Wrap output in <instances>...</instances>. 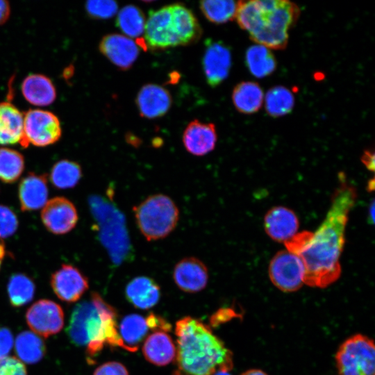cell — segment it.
<instances>
[{
    "mask_svg": "<svg viewBox=\"0 0 375 375\" xmlns=\"http://www.w3.org/2000/svg\"><path fill=\"white\" fill-rule=\"evenodd\" d=\"M339 181L330 208L318 228L314 232L297 233L284 243L288 251L302 260L303 283L310 287L326 288L341 274L340 258L344 245L345 228L357 194L343 173L339 174Z\"/></svg>",
    "mask_w": 375,
    "mask_h": 375,
    "instance_id": "6da1fadb",
    "label": "cell"
},
{
    "mask_svg": "<svg viewBox=\"0 0 375 375\" xmlns=\"http://www.w3.org/2000/svg\"><path fill=\"white\" fill-rule=\"evenodd\" d=\"M176 375H213L233 368V354L210 327L185 317L176 323Z\"/></svg>",
    "mask_w": 375,
    "mask_h": 375,
    "instance_id": "7a4b0ae2",
    "label": "cell"
},
{
    "mask_svg": "<svg viewBox=\"0 0 375 375\" xmlns=\"http://www.w3.org/2000/svg\"><path fill=\"white\" fill-rule=\"evenodd\" d=\"M299 15V6L289 1L251 0L238 1L235 18L256 44L283 49L288 42L289 30Z\"/></svg>",
    "mask_w": 375,
    "mask_h": 375,
    "instance_id": "3957f363",
    "label": "cell"
},
{
    "mask_svg": "<svg viewBox=\"0 0 375 375\" xmlns=\"http://www.w3.org/2000/svg\"><path fill=\"white\" fill-rule=\"evenodd\" d=\"M116 318L115 310L98 293L93 292L89 301L78 303L74 308L68 334L75 344L86 346L90 358L99 353L106 344L124 349Z\"/></svg>",
    "mask_w": 375,
    "mask_h": 375,
    "instance_id": "277c9868",
    "label": "cell"
},
{
    "mask_svg": "<svg viewBox=\"0 0 375 375\" xmlns=\"http://www.w3.org/2000/svg\"><path fill=\"white\" fill-rule=\"evenodd\" d=\"M137 226L148 241L169 235L176 226L179 210L174 201L162 194L151 195L133 208Z\"/></svg>",
    "mask_w": 375,
    "mask_h": 375,
    "instance_id": "5b68a950",
    "label": "cell"
},
{
    "mask_svg": "<svg viewBox=\"0 0 375 375\" xmlns=\"http://www.w3.org/2000/svg\"><path fill=\"white\" fill-rule=\"evenodd\" d=\"M335 360L338 375H374V341L362 334L352 335L340 345Z\"/></svg>",
    "mask_w": 375,
    "mask_h": 375,
    "instance_id": "8992f818",
    "label": "cell"
},
{
    "mask_svg": "<svg viewBox=\"0 0 375 375\" xmlns=\"http://www.w3.org/2000/svg\"><path fill=\"white\" fill-rule=\"evenodd\" d=\"M144 33L145 45L152 50L183 46L181 24L172 4L149 12Z\"/></svg>",
    "mask_w": 375,
    "mask_h": 375,
    "instance_id": "52a82bcc",
    "label": "cell"
},
{
    "mask_svg": "<svg viewBox=\"0 0 375 375\" xmlns=\"http://www.w3.org/2000/svg\"><path fill=\"white\" fill-rule=\"evenodd\" d=\"M60 123L53 113L40 109H30L24 115V148L29 144L46 147L60 138Z\"/></svg>",
    "mask_w": 375,
    "mask_h": 375,
    "instance_id": "ba28073f",
    "label": "cell"
},
{
    "mask_svg": "<svg viewBox=\"0 0 375 375\" xmlns=\"http://www.w3.org/2000/svg\"><path fill=\"white\" fill-rule=\"evenodd\" d=\"M304 265L301 258L287 249L277 252L269 265L272 283L285 292H294L301 288L304 284Z\"/></svg>",
    "mask_w": 375,
    "mask_h": 375,
    "instance_id": "9c48e42d",
    "label": "cell"
},
{
    "mask_svg": "<svg viewBox=\"0 0 375 375\" xmlns=\"http://www.w3.org/2000/svg\"><path fill=\"white\" fill-rule=\"evenodd\" d=\"M26 319L31 329L43 337L58 333L64 324V314L61 307L47 299L33 303L27 310Z\"/></svg>",
    "mask_w": 375,
    "mask_h": 375,
    "instance_id": "30bf717a",
    "label": "cell"
},
{
    "mask_svg": "<svg viewBox=\"0 0 375 375\" xmlns=\"http://www.w3.org/2000/svg\"><path fill=\"white\" fill-rule=\"evenodd\" d=\"M78 218L74 205L62 197L49 200L41 212L43 224L51 233L58 235L72 231L75 227Z\"/></svg>",
    "mask_w": 375,
    "mask_h": 375,
    "instance_id": "8fae6325",
    "label": "cell"
},
{
    "mask_svg": "<svg viewBox=\"0 0 375 375\" xmlns=\"http://www.w3.org/2000/svg\"><path fill=\"white\" fill-rule=\"evenodd\" d=\"M231 63V52L228 46L221 42L206 40L202 66L210 86L217 87L228 77Z\"/></svg>",
    "mask_w": 375,
    "mask_h": 375,
    "instance_id": "7c38bea8",
    "label": "cell"
},
{
    "mask_svg": "<svg viewBox=\"0 0 375 375\" xmlns=\"http://www.w3.org/2000/svg\"><path fill=\"white\" fill-rule=\"evenodd\" d=\"M100 52L122 70L130 69L137 60L138 44L126 35L112 33L103 37L99 44Z\"/></svg>",
    "mask_w": 375,
    "mask_h": 375,
    "instance_id": "4fadbf2b",
    "label": "cell"
},
{
    "mask_svg": "<svg viewBox=\"0 0 375 375\" xmlns=\"http://www.w3.org/2000/svg\"><path fill=\"white\" fill-rule=\"evenodd\" d=\"M51 285L60 299L74 302L88 290V280L78 268L71 265H62L52 274Z\"/></svg>",
    "mask_w": 375,
    "mask_h": 375,
    "instance_id": "5bb4252c",
    "label": "cell"
},
{
    "mask_svg": "<svg viewBox=\"0 0 375 375\" xmlns=\"http://www.w3.org/2000/svg\"><path fill=\"white\" fill-rule=\"evenodd\" d=\"M173 278L177 287L188 293L203 290L208 283V271L206 265L195 257H187L174 266Z\"/></svg>",
    "mask_w": 375,
    "mask_h": 375,
    "instance_id": "9a60e30c",
    "label": "cell"
},
{
    "mask_svg": "<svg viewBox=\"0 0 375 375\" xmlns=\"http://www.w3.org/2000/svg\"><path fill=\"white\" fill-rule=\"evenodd\" d=\"M135 103L140 116L155 119L168 112L172 98L169 92L162 86L149 83L143 85L138 92Z\"/></svg>",
    "mask_w": 375,
    "mask_h": 375,
    "instance_id": "2e32d148",
    "label": "cell"
},
{
    "mask_svg": "<svg viewBox=\"0 0 375 375\" xmlns=\"http://www.w3.org/2000/svg\"><path fill=\"white\" fill-rule=\"evenodd\" d=\"M299 226L297 215L284 206L272 208L265 215L264 228L266 233L274 241H288L297 233Z\"/></svg>",
    "mask_w": 375,
    "mask_h": 375,
    "instance_id": "e0dca14e",
    "label": "cell"
},
{
    "mask_svg": "<svg viewBox=\"0 0 375 375\" xmlns=\"http://www.w3.org/2000/svg\"><path fill=\"white\" fill-rule=\"evenodd\" d=\"M217 135L215 124L203 123L198 119L190 122L185 128L182 140L185 149L197 156L212 151L217 142Z\"/></svg>",
    "mask_w": 375,
    "mask_h": 375,
    "instance_id": "ac0fdd59",
    "label": "cell"
},
{
    "mask_svg": "<svg viewBox=\"0 0 375 375\" xmlns=\"http://www.w3.org/2000/svg\"><path fill=\"white\" fill-rule=\"evenodd\" d=\"M48 187L45 176L29 173L19 185V199L23 211L43 208L48 201Z\"/></svg>",
    "mask_w": 375,
    "mask_h": 375,
    "instance_id": "d6986e66",
    "label": "cell"
},
{
    "mask_svg": "<svg viewBox=\"0 0 375 375\" xmlns=\"http://www.w3.org/2000/svg\"><path fill=\"white\" fill-rule=\"evenodd\" d=\"M19 143L24 147V115L10 102L0 103V145Z\"/></svg>",
    "mask_w": 375,
    "mask_h": 375,
    "instance_id": "ffe728a7",
    "label": "cell"
},
{
    "mask_svg": "<svg viewBox=\"0 0 375 375\" xmlns=\"http://www.w3.org/2000/svg\"><path fill=\"white\" fill-rule=\"evenodd\" d=\"M142 353L149 362L156 366H165L176 358V347L166 332L156 331L146 338Z\"/></svg>",
    "mask_w": 375,
    "mask_h": 375,
    "instance_id": "44dd1931",
    "label": "cell"
},
{
    "mask_svg": "<svg viewBox=\"0 0 375 375\" xmlns=\"http://www.w3.org/2000/svg\"><path fill=\"white\" fill-rule=\"evenodd\" d=\"M125 294L128 301L135 308L147 310L159 301L160 288L158 283L148 276H137L126 286Z\"/></svg>",
    "mask_w": 375,
    "mask_h": 375,
    "instance_id": "7402d4cb",
    "label": "cell"
},
{
    "mask_svg": "<svg viewBox=\"0 0 375 375\" xmlns=\"http://www.w3.org/2000/svg\"><path fill=\"white\" fill-rule=\"evenodd\" d=\"M21 90L24 99L31 104L46 106L56 99V88L49 78L40 74H31L22 81Z\"/></svg>",
    "mask_w": 375,
    "mask_h": 375,
    "instance_id": "603a6c76",
    "label": "cell"
},
{
    "mask_svg": "<svg viewBox=\"0 0 375 375\" xmlns=\"http://www.w3.org/2000/svg\"><path fill=\"white\" fill-rule=\"evenodd\" d=\"M232 101L238 112L247 115L253 114L262 107L264 93L257 83L242 81L233 88Z\"/></svg>",
    "mask_w": 375,
    "mask_h": 375,
    "instance_id": "cb8c5ba5",
    "label": "cell"
},
{
    "mask_svg": "<svg viewBox=\"0 0 375 375\" xmlns=\"http://www.w3.org/2000/svg\"><path fill=\"white\" fill-rule=\"evenodd\" d=\"M148 330L146 319L140 315L130 314L125 316L120 322L118 331L124 349L137 351Z\"/></svg>",
    "mask_w": 375,
    "mask_h": 375,
    "instance_id": "d4e9b609",
    "label": "cell"
},
{
    "mask_svg": "<svg viewBox=\"0 0 375 375\" xmlns=\"http://www.w3.org/2000/svg\"><path fill=\"white\" fill-rule=\"evenodd\" d=\"M245 62L249 72L257 78L270 75L276 67V61L271 50L258 44L247 50Z\"/></svg>",
    "mask_w": 375,
    "mask_h": 375,
    "instance_id": "484cf974",
    "label": "cell"
},
{
    "mask_svg": "<svg viewBox=\"0 0 375 375\" xmlns=\"http://www.w3.org/2000/svg\"><path fill=\"white\" fill-rule=\"evenodd\" d=\"M267 112L273 117L284 116L290 113L294 106L292 92L283 86L270 88L264 97Z\"/></svg>",
    "mask_w": 375,
    "mask_h": 375,
    "instance_id": "4316f807",
    "label": "cell"
},
{
    "mask_svg": "<svg viewBox=\"0 0 375 375\" xmlns=\"http://www.w3.org/2000/svg\"><path fill=\"white\" fill-rule=\"evenodd\" d=\"M145 24L142 10L133 5L123 7L116 18V25L128 38H138L142 35Z\"/></svg>",
    "mask_w": 375,
    "mask_h": 375,
    "instance_id": "83f0119b",
    "label": "cell"
},
{
    "mask_svg": "<svg viewBox=\"0 0 375 375\" xmlns=\"http://www.w3.org/2000/svg\"><path fill=\"white\" fill-rule=\"evenodd\" d=\"M15 346L19 358L26 363L40 361L45 351L44 344L41 338L30 331H24L18 335Z\"/></svg>",
    "mask_w": 375,
    "mask_h": 375,
    "instance_id": "f1b7e54d",
    "label": "cell"
},
{
    "mask_svg": "<svg viewBox=\"0 0 375 375\" xmlns=\"http://www.w3.org/2000/svg\"><path fill=\"white\" fill-rule=\"evenodd\" d=\"M199 8L208 21L220 24L231 21L235 17L238 1L230 0L201 1Z\"/></svg>",
    "mask_w": 375,
    "mask_h": 375,
    "instance_id": "f546056e",
    "label": "cell"
},
{
    "mask_svg": "<svg viewBox=\"0 0 375 375\" xmlns=\"http://www.w3.org/2000/svg\"><path fill=\"white\" fill-rule=\"evenodd\" d=\"M82 170L76 162L62 160L57 162L50 173L51 183L58 189L74 188L81 180Z\"/></svg>",
    "mask_w": 375,
    "mask_h": 375,
    "instance_id": "4dcf8cb0",
    "label": "cell"
},
{
    "mask_svg": "<svg viewBox=\"0 0 375 375\" xmlns=\"http://www.w3.org/2000/svg\"><path fill=\"white\" fill-rule=\"evenodd\" d=\"M24 169V159L17 151L0 148V180L5 183L16 181Z\"/></svg>",
    "mask_w": 375,
    "mask_h": 375,
    "instance_id": "1f68e13d",
    "label": "cell"
},
{
    "mask_svg": "<svg viewBox=\"0 0 375 375\" xmlns=\"http://www.w3.org/2000/svg\"><path fill=\"white\" fill-rule=\"evenodd\" d=\"M8 292L11 304L14 306H22L33 299L35 285L27 276L15 274L9 279Z\"/></svg>",
    "mask_w": 375,
    "mask_h": 375,
    "instance_id": "d6a6232c",
    "label": "cell"
},
{
    "mask_svg": "<svg viewBox=\"0 0 375 375\" xmlns=\"http://www.w3.org/2000/svg\"><path fill=\"white\" fill-rule=\"evenodd\" d=\"M87 14L96 19H106L113 17L117 12V2L111 0H90L85 5Z\"/></svg>",
    "mask_w": 375,
    "mask_h": 375,
    "instance_id": "836d02e7",
    "label": "cell"
},
{
    "mask_svg": "<svg viewBox=\"0 0 375 375\" xmlns=\"http://www.w3.org/2000/svg\"><path fill=\"white\" fill-rule=\"evenodd\" d=\"M17 227L18 219L16 215L8 207L0 205V238L11 236Z\"/></svg>",
    "mask_w": 375,
    "mask_h": 375,
    "instance_id": "e575fe53",
    "label": "cell"
},
{
    "mask_svg": "<svg viewBox=\"0 0 375 375\" xmlns=\"http://www.w3.org/2000/svg\"><path fill=\"white\" fill-rule=\"evenodd\" d=\"M0 375H27L24 363L15 357L0 358Z\"/></svg>",
    "mask_w": 375,
    "mask_h": 375,
    "instance_id": "d590c367",
    "label": "cell"
},
{
    "mask_svg": "<svg viewBox=\"0 0 375 375\" xmlns=\"http://www.w3.org/2000/svg\"><path fill=\"white\" fill-rule=\"evenodd\" d=\"M93 375H128V372L122 363L111 361L97 367Z\"/></svg>",
    "mask_w": 375,
    "mask_h": 375,
    "instance_id": "8d00e7d4",
    "label": "cell"
},
{
    "mask_svg": "<svg viewBox=\"0 0 375 375\" xmlns=\"http://www.w3.org/2000/svg\"><path fill=\"white\" fill-rule=\"evenodd\" d=\"M13 344L11 332L6 328H0V358L7 356Z\"/></svg>",
    "mask_w": 375,
    "mask_h": 375,
    "instance_id": "74e56055",
    "label": "cell"
},
{
    "mask_svg": "<svg viewBox=\"0 0 375 375\" xmlns=\"http://www.w3.org/2000/svg\"><path fill=\"white\" fill-rule=\"evenodd\" d=\"M146 321L149 328H153L156 331H162L166 332L169 331L171 328L170 325L163 319L152 313L148 316Z\"/></svg>",
    "mask_w": 375,
    "mask_h": 375,
    "instance_id": "f35d334b",
    "label": "cell"
},
{
    "mask_svg": "<svg viewBox=\"0 0 375 375\" xmlns=\"http://www.w3.org/2000/svg\"><path fill=\"white\" fill-rule=\"evenodd\" d=\"M10 7L7 1L0 0V25L4 24L9 18Z\"/></svg>",
    "mask_w": 375,
    "mask_h": 375,
    "instance_id": "ab89813d",
    "label": "cell"
},
{
    "mask_svg": "<svg viewBox=\"0 0 375 375\" xmlns=\"http://www.w3.org/2000/svg\"><path fill=\"white\" fill-rule=\"evenodd\" d=\"M361 160L365 167L374 172V153L371 151H365L361 158Z\"/></svg>",
    "mask_w": 375,
    "mask_h": 375,
    "instance_id": "60d3db41",
    "label": "cell"
},
{
    "mask_svg": "<svg viewBox=\"0 0 375 375\" xmlns=\"http://www.w3.org/2000/svg\"><path fill=\"white\" fill-rule=\"evenodd\" d=\"M240 375H267L265 372L260 369H252L247 370Z\"/></svg>",
    "mask_w": 375,
    "mask_h": 375,
    "instance_id": "b9f144b4",
    "label": "cell"
},
{
    "mask_svg": "<svg viewBox=\"0 0 375 375\" xmlns=\"http://www.w3.org/2000/svg\"><path fill=\"white\" fill-rule=\"evenodd\" d=\"M368 217L369 218V222L371 223H374V201H372V203L369 206Z\"/></svg>",
    "mask_w": 375,
    "mask_h": 375,
    "instance_id": "7bdbcfd3",
    "label": "cell"
},
{
    "mask_svg": "<svg viewBox=\"0 0 375 375\" xmlns=\"http://www.w3.org/2000/svg\"><path fill=\"white\" fill-rule=\"evenodd\" d=\"M6 255V249L3 244L0 242V267L3 260V258Z\"/></svg>",
    "mask_w": 375,
    "mask_h": 375,
    "instance_id": "ee69618b",
    "label": "cell"
},
{
    "mask_svg": "<svg viewBox=\"0 0 375 375\" xmlns=\"http://www.w3.org/2000/svg\"><path fill=\"white\" fill-rule=\"evenodd\" d=\"M213 375H231V374L228 373V371L221 370V371L217 372Z\"/></svg>",
    "mask_w": 375,
    "mask_h": 375,
    "instance_id": "f6af8a7d",
    "label": "cell"
}]
</instances>
